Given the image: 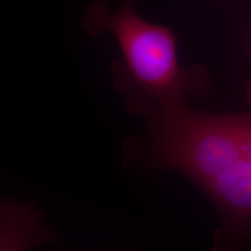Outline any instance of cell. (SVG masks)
I'll return each instance as SVG.
<instances>
[{
  "label": "cell",
  "instance_id": "obj_4",
  "mask_svg": "<svg viewBox=\"0 0 251 251\" xmlns=\"http://www.w3.org/2000/svg\"><path fill=\"white\" fill-rule=\"evenodd\" d=\"M247 100L251 105V80L249 82V84L247 86Z\"/></svg>",
  "mask_w": 251,
  "mask_h": 251
},
{
  "label": "cell",
  "instance_id": "obj_1",
  "mask_svg": "<svg viewBox=\"0 0 251 251\" xmlns=\"http://www.w3.org/2000/svg\"><path fill=\"white\" fill-rule=\"evenodd\" d=\"M82 25L90 36H115L122 58L112 66L113 83L129 114L149 118L162 108L187 103L188 94L209 90L206 68L182 66L173 32L142 18L132 0H119L116 9L94 1Z\"/></svg>",
  "mask_w": 251,
  "mask_h": 251
},
{
  "label": "cell",
  "instance_id": "obj_3",
  "mask_svg": "<svg viewBox=\"0 0 251 251\" xmlns=\"http://www.w3.org/2000/svg\"><path fill=\"white\" fill-rule=\"evenodd\" d=\"M241 118L245 136V151L251 163V113L241 115Z\"/></svg>",
  "mask_w": 251,
  "mask_h": 251
},
{
  "label": "cell",
  "instance_id": "obj_2",
  "mask_svg": "<svg viewBox=\"0 0 251 251\" xmlns=\"http://www.w3.org/2000/svg\"><path fill=\"white\" fill-rule=\"evenodd\" d=\"M53 238L41 211L33 204L13 199L2 202L1 251H25Z\"/></svg>",
  "mask_w": 251,
  "mask_h": 251
}]
</instances>
